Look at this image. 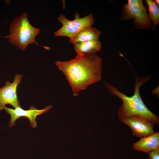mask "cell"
<instances>
[{"label": "cell", "mask_w": 159, "mask_h": 159, "mask_svg": "<svg viewBox=\"0 0 159 159\" xmlns=\"http://www.w3.org/2000/svg\"><path fill=\"white\" fill-rule=\"evenodd\" d=\"M101 32L92 26L86 28L80 32L73 39H69L73 44L93 40H98Z\"/></svg>", "instance_id": "10"}, {"label": "cell", "mask_w": 159, "mask_h": 159, "mask_svg": "<svg viewBox=\"0 0 159 159\" xmlns=\"http://www.w3.org/2000/svg\"><path fill=\"white\" fill-rule=\"evenodd\" d=\"M145 2L148 8V17L153 23V30L159 23V6L152 0H146Z\"/></svg>", "instance_id": "12"}, {"label": "cell", "mask_w": 159, "mask_h": 159, "mask_svg": "<svg viewBox=\"0 0 159 159\" xmlns=\"http://www.w3.org/2000/svg\"><path fill=\"white\" fill-rule=\"evenodd\" d=\"M132 147L137 151L147 153L159 149V132H154L150 135L140 138L139 140L133 144Z\"/></svg>", "instance_id": "9"}, {"label": "cell", "mask_w": 159, "mask_h": 159, "mask_svg": "<svg viewBox=\"0 0 159 159\" xmlns=\"http://www.w3.org/2000/svg\"><path fill=\"white\" fill-rule=\"evenodd\" d=\"M134 18L136 29L147 30L152 26V23L142 0H128L123 6L121 16L122 20Z\"/></svg>", "instance_id": "5"}, {"label": "cell", "mask_w": 159, "mask_h": 159, "mask_svg": "<svg viewBox=\"0 0 159 159\" xmlns=\"http://www.w3.org/2000/svg\"><path fill=\"white\" fill-rule=\"evenodd\" d=\"M26 13L23 12L19 16L16 17L10 24V34L8 36L10 44L23 51L30 44L39 45L35 39L41 32L39 29L32 26L29 21Z\"/></svg>", "instance_id": "3"}, {"label": "cell", "mask_w": 159, "mask_h": 159, "mask_svg": "<svg viewBox=\"0 0 159 159\" xmlns=\"http://www.w3.org/2000/svg\"><path fill=\"white\" fill-rule=\"evenodd\" d=\"M102 58L95 53L77 54L67 61H57L55 64L66 76L74 96L80 90L101 79Z\"/></svg>", "instance_id": "1"}, {"label": "cell", "mask_w": 159, "mask_h": 159, "mask_svg": "<svg viewBox=\"0 0 159 159\" xmlns=\"http://www.w3.org/2000/svg\"><path fill=\"white\" fill-rule=\"evenodd\" d=\"M147 153L150 159H159V149L153 150Z\"/></svg>", "instance_id": "13"}, {"label": "cell", "mask_w": 159, "mask_h": 159, "mask_svg": "<svg viewBox=\"0 0 159 159\" xmlns=\"http://www.w3.org/2000/svg\"><path fill=\"white\" fill-rule=\"evenodd\" d=\"M131 129L132 134L138 137H145L154 132L153 124L145 118L132 116L121 120Z\"/></svg>", "instance_id": "8"}, {"label": "cell", "mask_w": 159, "mask_h": 159, "mask_svg": "<svg viewBox=\"0 0 159 159\" xmlns=\"http://www.w3.org/2000/svg\"><path fill=\"white\" fill-rule=\"evenodd\" d=\"M22 76L21 74H16L13 82H6L5 85L0 88V111L7 104L11 105L15 108L21 107L18 99L16 89Z\"/></svg>", "instance_id": "7"}, {"label": "cell", "mask_w": 159, "mask_h": 159, "mask_svg": "<svg viewBox=\"0 0 159 159\" xmlns=\"http://www.w3.org/2000/svg\"><path fill=\"white\" fill-rule=\"evenodd\" d=\"M154 1L157 5L159 6V0H155Z\"/></svg>", "instance_id": "14"}, {"label": "cell", "mask_w": 159, "mask_h": 159, "mask_svg": "<svg viewBox=\"0 0 159 159\" xmlns=\"http://www.w3.org/2000/svg\"><path fill=\"white\" fill-rule=\"evenodd\" d=\"M52 107L51 105L47 106L42 110H38L35 107L31 106L27 110H24L21 107H18L15 109H12L5 107L4 109L11 116L9 126L12 127L15 125V122L19 118L25 117L29 120L31 127L35 128L37 126V121L36 118L37 116L47 112Z\"/></svg>", "instance_id": "6"}, {"label": "cell", "mask_w": 159, "mask_h": 159, "mask_svg": "<svg viewBox=\"0 0 159 159\" xmlns=\"http://www.w3.org/2000/svg\"><path fill=\"white\" fill-rule=\"evenodd\" d=\"M74 51L77 54L95 53L99 51L102 46L98 40H93L74 44Z\"/></svg>", "instance_id": "11"}, {"label": "cell", "mask_w": 159, "mask_h": 159, "mask_svg": "<svg viewBox=\"0 0 159 159\" xmlns=\"http://www.w3.org/2000/svg\"><path fill=\"white\" fill-rule=\"evenodd\" d=\"M74 17V19L71 20L67 19L65 15L60 14L57 19L62 24V26L54 33V36L66 37L69 38V39H72L82 30L92 26L94 23V19L91 13L80 17V14L75 12Z\"/></svg>", "instance_id": "4"}, {"label": "cell", "mask_w": 159, "mask_h": 159, "mask_svg": "<svg viewBox=\"0 0 159 159\" xmlns=\"http://www.w3.org/2000/svg\"><path fill=\"white\" fill-rule=\"evenodd\" d=\"M150 76L135 77L134 92L131 96H127L120 92L115 86L106 82L105 85L108 91L121 99L122 104L120 107L118 116L121 121L132 116H139L145 118L153 125L159 123V118L147 108L142 100L140 93V87L148 82Z\"/></svg>", "instance_id": "2"}]
</instances>
